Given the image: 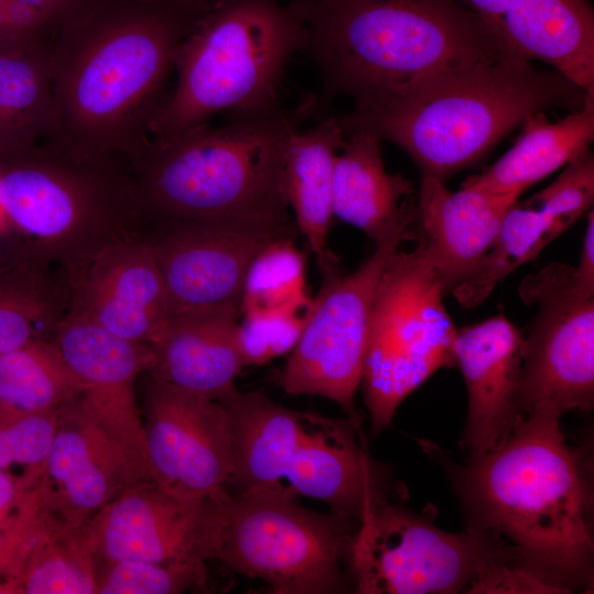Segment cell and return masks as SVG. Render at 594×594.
<instances>
[{
  "instance_id": "cell-32",
  "label": "cell",
  "mask_w": 594,
  "mask_h": 594,
  "mask_svg": "<svg viewBox=\"0 0 594 594\" xmlns=\"http://www.w3.org/2000/svg\"><path fill=\"white\" fill-rule=\"evenodd\" d=\"M2 594H97V560L84 527L51 528Z\"/></svg>"
},
{
  "instance_id": "cell-40",
  "label": "cell",
  "mask_w": 594,
  "mask_h": 594,
  "mask_svg": "<svg viewBox=\"0 0 594 594\" xmlns=\"http://www.w3.org/2000/svg\"><path fill=\"white\" fill-rule=\"evenodd\" d=\"M41 471L24 470L14 475L0 466V524L20 505L29 490L37 482Z\"/></svg>"
},
{
  "instance_id": "cell-39",
  "label": "cell",
  "mask_w": 594,
  "mask_h": 594,
  "mask_svg": "<svg viewBox=\"0 0 594 594\" xmlns=\"http://www.w3.org/2000/svg\"><path fill=\"white\" fill-rule=\"evenodd\" d=\"M34 12L50 38L94 0H23Z\"/></svg>"
},
{
  "instance_id": "cell-14",
  "label": "cell",
  "mask_w": 594,
  "mask_h": 594,
  "mask_svg": "<svg viewBox=\"0 0 594 594\" xmlns=\"http://www.w3.org/2000/svg\"><path fill=\"white\" fill-rule=\"evenodd\" d=\"M82 383L78 403L141 481H154L147 458L136 378L154 363L150 344L118 337L68 310L54 338Z\"/></svg>"
},
{
  "instance_id": "cell-16",
  "label": "cell",
  "mask_w": 594,
  "mask_h": 594,
  "mask_svg": "<svg viewBox=\"0 0 594 594\" xmlns=\"http://www.w3.org/2000/svg\"><path fill=\"white\" fill-rule=\"evenodd\" d=\"M141 234L161 272L169 315L212 308L240 310L251 262L268 242L288 237L230 222L183 220L146 222Z\"/></svg>"
},
{
  "instance_id": "cell-34",
  "label": "cell",
  "mask_w": 594,
  "mask_h": 594,
  "mask_svg": "<svg viewBox=\"0 0 594 594\" xmlns=\"http://www.w3.org/2000/svg\"><path fill=\"white\" fill-rule=\"evenodd\" d=\"M207 565L97 560V594H177L207 590Z\"/></svg>"
},
{
  "instance_id": "cell-35",
  "label": "cell",
  "mask_w": 594,
  "mask_h": 594,
  "mask_svg": "<svg viewBox=\"0 0 594 594\" xmlns=\"http://www.w3.org/2000/svg\"><path fill=\"white\" fill-rule=\"evenodd\" d=\"M310 308L286 307L242 314L238 339L245 365H262L290 353L299 341Z\"/></svg>"
},
{
  "instance_id": "cell-2",
  "label": "cell",
  "mask_w": 594,
  "mask_h": 594,
  "mask_svg": "<svg viewBox=\"0 0 594 594\" xmlns=\"http://www.w3.org/2000/svg\"><path fill=\"white\" fill-rule=\"evenodd\" d=\"M454 477L468 530L504 542L518 565L559 586L588 584V493L560 419L520 417L503 441L469 459Z\"/></svg>"
},
{
  "instance_id": "cell-19",
  "label": "cell",
  "mask_w": 594,
  "mask_h": 594,
  "mask_svg": "<svg viewBox=\"0 0 594 594\" xmlns=\"http://www.w3.org/2000/svg\"><path fill=\"white\" fill-rule=\"evenodd\" d=\"M522 349V332L503 314L457 330L455 366L469 403L461 447L469 459L497 446L522 417L517 407Z\"/></svg>"
},
{
  "instance_id": "cell-20",
  "label": "cell",
  "mask_w": 594,
  "mask_h": 594,
  "mask_svg": "<svg viewBox=\"0 0 594 594\" xmlns=\"http://www.w3.org/2000/svg\"><path fill=\"white\" fill-rule=\"evenodd\" d=\"M358 430L350 418L304 413L284 474L286 493L321 501L332 513L359 522L366 505L385 492L377 466L356 438Z\"/></svg>"
},
{
  "instance_id": "cell-21",
  "label": "cell",
  "mask_w": 594,
  "mask_h": 594,
  "mask_svg": "<svg viewBox=\"0 0 594 594\" xmlns=\"http://www.w3.org/2000/svg\"><path fill=\"white\" fill-rule=\"evenodd\" d=\"M518 199L470 185L451 191L444 180L421 176L416 204L419 235L446 296L477 272Z\"/></svg>"
},
{
  "instance_id": "cell-29",
  "label": "cell",
  "mask_w": 594,
  "mask_h": 594,
  "mask_svg": "<svg viewBox=\"0 0 594 594\" xmlns=\"http://www.w3.org/2000/svg\"><path fill=\"white\" fill-rule=\"evenodd\" d=\"M21 248L0 257V354L34 340L53 339L70 304L64 271Z\"/></svg>"
},
{
  "instance_id": "cell-41",
  "label": "cell",
  "mask_w": 594,
  "mask_h": 594,
  "mask_svg": "<svg viewBox=\"0 0 594 594\" xmlns=\"http://www.w3.org/2000/svg\"><path fill=\"white\" fill-rule=\"evenodd\" d=\"M574 272L578 278L587 286L594 287V215L587 212L586 230L580 260Z\"/></svg>"
},
{
  "instance_id": "cell-22",
  "label": "cell",
  "mask_w": 594,
  "mask_h": 594,
  "mask_svg": "<svg viewBox=\"0 0 594 594\" xmlns=\"http://www.w3.org/2000/svg\"><path fill=\"white\" fill-rule=\"evenodd\" d=\"M239 315L235 308L169 315L150 344L154 363L146 373L217 399L246 366L238 339Z\"/></svg>"
},
{
  "instance_id": "cell-1",
  "label": "cell",
  "mask_w": 594,
  "mask_h": 594,
  "mask_svg": "<svg viewBox=\"0 0 594 594\" xmlns=\"http://www.w3.org/2000/svg\"><path fill=\"white\" fill-rule=\"evenodd\" d=\"M204 11L178 0H94L63 25L48 41L53 120L42 144L76 158L130 162Z\"/></svg>"
},
{
  "instance_id": "cell-12",
  "label": "cell",
  "mask_w": 594,
  "mask_h": 594,
  "mask_svg": "<svg viewBox=\"0 0 594 594\" xmlns=\"http://www.w3.org/2000/svg\"><path fill=\"white\" fill-rule=\"evenodd\" d=\"M519 295L537 306L524 337L517 407L524 416L561 420L570 410L594 405V287L574 267L552 263L526 276Z\"/></svg>"
},
{
  "instance_id": "cell-45",
  "label": "cell",
  "mask_w": 594,
  "mask_h": 594,
  "mask_svg": "<svg viewBox=\"0 0 594 594\" xmlns=\"http://www.w3.org/2000/svg\"><path fill=\"white\" fill-rule=\"evenodd\" d=\"M10 224L7 220V217L2 210V207L0 205V233L6 232L9 229Z\"/></svg>"
},
{
  "instance_id": "cell-11",
  "label": "cell",
  "mask_w": 594,
  "mask_h": 594,
  "mask_svg": "<svg viewBox=\"0 0 594 594\" xmlns=\"http://www.w3.org/2000/svg\"><path fill=\"white\" fill-rule=\"evenodd\" d=\"M417 216L400 222L352 273L327 272L312 299L302 333L279 375L290 395L328 398L359 427L354 398L361 385L372 311L384 267L410 239Z\"/></svg>"
},
{
  "instance_id": "cell-44",
  "label": "cell",
  "mask_w": 594,
  "mask_h": 594,
  "mask_svg": "<svg viewBox=\"0 0 594 594\" xmlns=\"http://www.w3.org/2000/svg\"><path fill=\"white\" fill-rule=\"evenodd\" d=\"M183 4L197 9L206 10L215 0H178Z\"/></svg>"
},
{
  "instance_id": "cell-25",
  "label": "cell",
  "mask_w": 594,
  "mask_h": 594,
  "mask_svg": "<svg viewBox=\"0 0 594 594\" xmlns=\"http://www.w3.org/2000/svg\"><path fill=\"white\" fill-rule=\"evenodd\" d=\"M217 400L228 414L232 435L233 471L229 485L237 492L288 495L284 474L304 413L286 408L261 392H240L235 385Z\"/></svg>"
},
{
  "instance_id": "cell-13",
  "label": "cell",
  "mask_w": 594,
  "mask_h": 594,
  "mask_svg": "<svg viewBox=\"0 0 594 594\" xmlns=\"http://www.w3.org/2000/svg\"><path fill=\"white\" fill-rule=\"evenodd\" d=\"M142 414L154 482L186 497L229 494L232 435L220 402L147 373Z\"/></svg>"
},
{
  "instance_id": "cell-27",
  "label": "cell",
  "mask_w": 594,
  "mask_h": 594,
  "mask_svg": "<svg viewBox=\"0 0 594 594\" xmlns=\"http://www.w3.org/2000/svg\"><path fill=\"white\" fill-rule=\"evenodd\" d=\"M521 128L514 145L498 161L463 185L519 197L588 151L594 140V90L586 91L582 105L564 118L551 122L546 112H539Z\"/></svg>"
},
{
  "instance_id": "cell-15",
  "label": "cell",
  "mask_w": 594,
  "mask_h": 594,
  "mask_svg": "<svg viewBox=\"0 0 594 594\" xmlns=\"http://www.w3.org/2000/svg\"><path fill=\"white\" fill-rule=\"evenodd\" d=\"M219 499L186 497L140 481L102 507L84 530L97 560L207 565Z\"/></svg>"
},
{
  "instance_id": "cell-42",
  "label": "cell",
  "mask_w": 594,
  "mask_h": 594,
  "mask_svg": "<svg viewBox=\"0 0 594 594\" xmlns=\"http://www.w3.org/2000/svg\"><path fill=\"white\" fill-rule=\"evenodd\" d=\"M480 14L501 34V20L515 0H459ZM503 36V35H502Z\"/></svg>"
},
{
  "instance_id": "cell-4",
  "label": "cell",
  "mask_w": 594,
  "mask_h": 594,
  "mask_svg": "<svg viewBox=\"0 0 594 594\" xmlns=\"http://www.w3.org/2000/svg\"><path fill=\"white\" fill-rule=\"evenodd\" d=\"M299 117L280 105L231 113L164 139L148 138L130 160L144 223L218 221L290 237L284 152Z\"/></svg>"
},
{
  "instance_id": "cell-28",
  "label": "cell",
  "mask_w": 594,
  "mask_h": 594,
  "mask_svg": "<svg viewBox=\"0 0 594 594\" xmlns=\"http://www.w3.org/2000/svg\"><path fill=\"white\" fill-rule=\"evenodd\" d=\"M46 38L0 47V160L45 141L53 120V91Z\"/></svg>"
},
{
  "instance_id": "cell-36",
  "label": "cell",
  "mask_w": 594,
  "mask_h": 594,
  "mask_svg": "<svg viewBox=\"0 0 594 594\" xmlns=\"http://www.w3.org/2000/svg\"><path fill=\"white\" fill-rule=\"evenodd\" d=\"M58 411L19 413L0 408V466L19 464L41 471L52 443Z\"/></svg>"
},
{
  "instance_id": "cell-17",
  "label": "cell",
  "mask_w": 594,
  "mask_h": 594,
  "mask_svg": "<svg viewBox=\"0 0 594 594\" xmlns=\"http://www.w3.org/2000/svg\"><path fill=\"white\" fill-rule=\"evenodd\" d=\"M66 276L68 310L123 339L152 344L169 317L161 272L141 232L108 245Z\"/></svg>"
},
{
  "instance_id": "cell-31",
  "label": "cell",
  "mask_w": 594,
  "mask_h": 594,
  "mask_svg": "<svg viewBox=\"0 0 594 594\" xmlns=\"http://www.w3.org/2000/svg\"><path fill=\"white\" fill-rule=\"evenodd\" d=\"M84 386L53 339L31 341L0 354V408L19 413L56 410Z\"/></svg>"
},
{
  "instance_id": "cell-37",
  "label": "cell",
  "mask_w": 594,
  "mask_h": 594,
  "mask_svg": "<svg viewBox=\"0 0 594 594\" xmlns=\"http://www.w3.org/2000/svg\"><path fill=\"white\" fill-rule=\"evenodd\" d=\"M55 526L62 525L46 507L35 483L18 508L0 524V593L15 576L32 547Z\"/></svg>"
},
{
  "instance_id": "cell-38",
  "label": "cell",
  "mask_w": 594,
  "mask_h": 594,
  "mask_svg": "<svg viewBox=\"0 0 594 594\" xmlns=\"http://www.w3.org/2000/svg\"><path fill=\"white\" fill-rule=\"evenodd\" d=\"M565 587L547 581L538 574L506 559H493L477 571L465 593L484 594H562Z\"/></svg>"
},
{
  "instance_id": "cell-18",
  "label": "cell",
  "mask_w": 594,
  "mask_h": 594,
  "mask_svg": "<svg viewBox=\"0 0 594 594\" xmlns=\"http://www.w3.org/2000/svg\"><path fill=\"white\" fill-rule=\"evenodd\" d=\"M140 481L77 398L59 408L36 485L62 526L84 527L127 486Z\"/></svg>"
},
{
  "instance_id": "cell-8",
  "label": "cell",
  "mask_w": 594,
  "mask_h": 594,
  "mask_svg": "<svg viewBox=\"0 0 594 594\" xmlns=\"http://www.w3.org/2000/svg\"><path fill=\"white\" fill-rule=\"evenodd\" d=\"M278 492L229 493L218 502L212 560L275 594L346 590L342 570L354 521L306 509Z\"/></svg>"
},
{
  "instance_id": "cell-30",
  "label": "cell",
  "mask_w": 594,
  "mask_h": 594,
  "mask_svg": "<svg viewBox=\"0 0 594 594\" xmlns=\"http://www.w3.org/2000/svg\"><path fill=\"white\" fill-rule=\"evenodd\" d=\"M570 223L550 204L536 195L518 200L507 210L496 239L477 272L451 294L464 308L481 305L498 283L534 260Z\"/></svg>"
},
{
  "instance_id": "cell-46",
  "label": "cell",
  "mask_w": 594,
  "mask_h": 594,
  "mask_svg": "<svg viewBox=\"0 0 594 594\" xmlns=\"http://www.w3.org/2000/svg\"><path fill=\"white\" fill-rule=\"evenodd\" d=\"M0 591H1V581H0Z\"/></svg>"
},
{
  "instance_id": "cell-26",
  "label": "cell",
  "mask_w": 594,
  "mask_h": 594,
  "mask_svg": "<svg viewBox=\"0 0 594 594\" xmlns=\"http://www.w3.org/2000/svg\"><path fill=\"white\" fill-rule=\"evenodd\" d=\"M345 138L342 118L330 117L288 139L283 162V186L297 230L317 258L322 274L339 267L328 248L333 216L332 183L337 153Z\"/></svg>"
},
{
  "instance_id": "cell-43",
  "label": "cell",
  "mask_w": 594,
  "mask_h": 594,
  "mask_svg": "<svg viewBox=\"0 0 594 594\" xmlns=\"http://www.w3.org/2000/svg\"><path fill=\"white\" fill-rule=\"evenodd\" d=\"M23 41L18 40L11 32L3 8V0H0V47L9 45L11 43Z\"/></svg>"
},
{
  "instance_id": "cell-10",
  "label": "cell",
  "mask_w": 594,
  "mask_h": 594,
  "mask_svg": "<svg viewBox=\"0 0 594 594\" xmlns=\"http://www.w3.org/2000/svg\"><path fill=\"white\" fill-rule=\"evenodd\" d=\"M493 559L514 562L512 550L484 534L436 527L385 496L366 505L352 538L349 562L361 594L465 592Z\"/></svg>"
},
{
  "instance_id": "cell-7",
  "label": "cell",
  "mask_w": 594,
  "mask_h": 594,
  "mask_svg": "<svg viewBox=\"0 0 594 594\" xmlns=\"http://www.w3.org/2000/svg\"><path fill=\"white\" fill-rule=\"evenodd\" d=\"M0 205L26 239L20 248L66 275L144 226L127 158H76L42 143L0 160Z\"/></svg>"
},
{
  "instance_id": "cell-33",
  "label": "cell",
  "mask_w": 594,
  "mask_h": 594,
  "mask_svg": "<svg viewBox=\"0 0 594 594\" xmlns=\"http://www.w3.org/2000/svg\"><path fill=\"white\" fill-rule=\"evenodd\" d=\"M306 263L289 237L268 242L253 258L245 275L240 315L275 308H306Z\"/></svg>"
},
{
  "instance_id": "cell-3",
  "label": "cell",
  "mask_w": 594,
  "mask_h": 594,
  "mask_svg": "<svg viewBox=\"0 0 594 594\" xmlns=\"http://www.w3.org/2000/svg\"><path fill=\"white\" fill-rule=\"evenodd\" d=\"M323 91L354 103L514 52L459 0H289ZM519 55V54H518Z\"/></svg>"
},
{
  "instance_id": "cell-5",
  "label": "cell",
  "mask_w": 594,
  "mask_h": 594,
  "mask_svg": "<svg viewBox=\"0 0 594 594\" xmlns=\"http://www.w3.org/2000/svg\"><path fill=\"white\" fill-rule=\"evenodd\" d=\"M585 91L518 54L453 68L397 94L354 103L344 129L364 128L403 148L421 176L446 179L487 154L531 116L579 108Z\"/></svg>"
},
{
  "instance_id": "cell-24",
  "label": "cell",
  "mask_w": 594,
  "mask_h": 594,
  "mask_svg": "<svg viewBox=\"0 0 594 594\" xmlns=\"http://www.w3.org/2000/svg\"><path fill=\"white\" fill-rule=\"evenodd\" d=\"M506 44L594 90V13L588 0H515L501 20Z\"/></svg>"
},
{
  "instance_id": "cell-23",
  "label": "cell",
  "mask_w": 594,
  "mask_h": 594,
  "mask_svg": "<svg viewBox=\"0 0 594 594\" xmlns=\"http://www.w3.org/2000/svg\"><path fill=\"white\" fill-rule=\"evenodd\" d=\"M382 139L372 130H345L333 167V216L363 231L375 243L404 220L416 216L415 191L402 174L384 166Z\"/></svg>"
},
{
  "instance_id": "cell-6",
  "label": "cell",
  "mask_w": 594,
  "mask_h": 594,
  "mask_svg": "<svg viewBox=\"0 0 594 594\" xmlns=\"http://www.w3.org/2000/svg\"><path fill=\"white\" fill-rule=\"evenodd\" d=\"M305 30L277 0H215L195 21L175 61L176 85L150 128L164 139L228 114L278 105L286 65Z\"/></svg>"
},
{
  "instance_id": "cell-9",
  "label": "cell",
  "mask_w": 594,
  "mask_h": 594,
  "mask_svg": "<svg viewBox=\"0 0 594 594\" xmlns=\"http://www.w3.org/2000/svg\"><path fill=\"white\" fill-rule=\"evenodd\" d=\"M422 238L397 249L376 289L361 385L374 435L435 372L455 366L457 328Z\"/></svg>"
}]
</instances>
